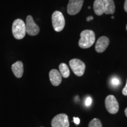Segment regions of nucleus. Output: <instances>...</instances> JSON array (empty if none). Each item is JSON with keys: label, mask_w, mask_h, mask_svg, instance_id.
<instances>
[{"label": "nucleus", "mask_w": 127, "mask_h": 127, "mask_svg": "<svg viewBox=\"0 0 127 127\" xmlns=\"http://www.w3.org/2000/svg\"><path fill=\"white\" fill-rule=\"evenodd\" d=\"M80 36L78 45L79 47L81 48H88L94 44L95 41V35L94 31L92 30H84L81 32Z\"/></svg>", "instance_id": "obj_1"}, {"label": "nucleus", "mask_w": 127, "mask_h": 127, "mask_svg": "<svg viewBox=\"0 0 127 127\" xmlns=\"http://www.w3.org/2000/svg\"><path fill=\"white\" fill-rule=\"evenodd\" d=\"M12 34L17 39H21L26 34L25 23L21 19H17L14 21L12 27Z\"/></svg>", "instance_id": "obj_2"}, {"label": "nucleus", "mask_w": 127, "mask_h": 127, "mask_svg": "<svg viewBox=\"0 0 127 127\" xmlns=\"http://www.w3.org/2000/svg\"><path fill=\"white\" fill-rule=\"evenodd\" d=\"M52 24L55 31H63L65 25V20L61 12L55 11L52 15Z\"/></svg>", "instance_id": "obj_3"}, {"label": "nucleus", "mask_w": 127, "mask_h": 127, "mask_svg": "<svg viewBox=\"0 0 127 127\" xmlns=\"http://www.w3.org/2000/svg\"><path fill=\"white\" fill-rule=\"evenodd\" d=\"M69 66L73 72L78 77H81L84 75L85 70V64L81 60L74 58L69 61Z\"/></svg>", "instance_id": "obj_4"}, {"label": "nucleus", "mask_w": 127, "mask_h": 127, "mask_svg": "<svg viewBox=\"0 0 127 127\" xmlns=\"http://www.w3.org/2000/svg\"><path fill=\"white\" fill-rule=\"evenodd\" d=\"M105 107L108 112L111 114H115L119 111V104L114 95H109L105 98Z\"/></svg>", "instance_id": "obj_5"}, {"label": "nucleus", "mask_w": 127, "mask_h": 127, "mask_svg": "<svg viewBox=\"0 0 127 127\" xmlns=\"http://www.w3.org/2000/svg\"><path fill=\"white\" fill-rule=\"evenodd\" d=\"M26 33L31 36H35L38 34L39 32V28L38 25L35 23L33 18L31 15H28L26 18Z\"/></svg>", "instance_id": "obj_6"}, {"label": "nucleus", "mask_w": 127, "mask_h": 127, "mask_svg": "<svg viewBox=\"0 0 127 127\" xmlns=\"http://www.w3.org/2000/svg\"><path fill=\"white\" fill-rule=\"evenodd\" d=\"M52 127H69V123L68 115L65 114H60L52 120Z\"/></svg>", "instance_id": "obj_7"}, {"label": "nucleus", "mask_w": 127, "mask_h": 127, "mask_svg": "<svg viewBox=\"0 0 127 127\" xmlns=\"http://www.w3.org/2000/svg\"><path fill=\"white\" fill-rule=\"evenodd\" d=\"M84 0H69L67 5V12L71 15L78 14L83 5Z\"/></svg>", "instance_id": "obj_8"}, {"label": "nucleus", "mask_w": 127, "mask_h": 127, "mask_svg": "<svg viewBox=\"0 0 127 127\" xmlns=\"http://www.w3.org/2000/svg\"><path fill=\"white\" fill-rule=\"evenodd\" d=\"M109 44V39L105 36H102L98 39L95 44V51L98 53H102L105 51Z\"/></svg>", "instance_id": "obj_9"}, {"label": "nucleus", "mask_w": 127, "mask_h": 127, "mask_svg": "<svg viewBox=\"0 0 127 127\" xmlns=\"http://www.w3.org/2000/svg\"><path fill=\"white\" fill-rule=\"evenodd\" d=\"M50 81L54 86H58L62 82V76L60 71L57 69H53L49 73Z\"/></svg>", "instance_id": "obj_10"}, {"label": "nucleus", "mask_w": 127, "mask_h": 127, "mask_svg": "<svg viewBox=\"0 0 127 127\" xmlns=\"http://www.w3.org/2000/svg\"><path fill=\"white\" fill-rule=\"evenodd\" d=\"M11 69L12 72L17 78L22 77L24 73V65L21 61H17L12 65Z\"/></svg>", "instance_id": "obj_11"}, {"label": "nucleus", "mask_w": 127, "mask_h": 127, "mask_svg": "<svg viewBox=\"0 0 127 127\" xmlns=\"http://www.w3.org/2000/svg\"><path fill=\"white\" fill-rule=\"evenodd\" d=\"M104 13L105 14H113L115 11V6L113 0H103Z\"/></svg>", "instance_id": "obj_12"}, {"label": "nucleus", "mask_w": 127, "mask_h": 127, "mask_svg": "<svg viewBox=\"0 0 127 127\" xmlns=\"http://www.w3.org/2000/svg\"><path fill=\"white\" fill-rule=\"evenodd\" d=\"M94 11L97 15H102L104 14V7L103 0H95L94 2Z\"/></svg>", "instance_id": "obj_13"}, {"label": "nucleus", "mask_w": 127, "mask_h": 127, "mask_svg": "<svg viewBox=\"0 0 127 127\" xmlns=\"http://www.w3.org/2000/svg\"><path fill=\"white\" fill-rule=\"evenodd\" d=\"M59 69L60 74H61V76L63 78H66L69 77L70 75V71L66 64L61 63L59 65Z\"/></svg>", "instance_id": "obj_14"}, {"label": "nucleus", "mask_w": 127, "mask_h": 127, "mask_svg": "<svg viewBox=\"0 0 127 127\" xmlns=\"http://www.w3.org/2000/svg\"><path fill=\"white\" fill-rule=\"evenodd\" d=\"M88 127H102V125L99 119L94 118L90 121Z\"/></svg>", "instance_id": "obj_15"}, {"label": "nucleus", "mask_w": 127, "mask_h": 127, "mask_svg": "<svg viewBox=\"0 0 127 127\" xmlns=\"http://www.w3.org/2000/svg\"><path fill=\"white\" fill-rule=\"evenodd\" d=\"M111 83L114 86H118L120 85V79L116 77H114L113 78L111 79Z\"/></svg>", "instance_id": "obj_16"}, {"label": "nucleus", "mask_w": 127, "mask_h": 127, "mask_svg": "<svg viewBox=\"0 0 127 127\" xmlns=\"http://www.w3.org/2000/svg\"><path fill=\"white\" fill-rule=\"evenodd\" d=\"M92 103V99L91 97H88L87 98L86 101H85V105H86V106L87 107H88V106L91 105Z\"/></svg>", "instance_id": "obj_17"}, {"label": "nucleus", "mask_w": 127, "mask_h": 127, "mask_svg": "<svg viewBox=\"0 0 127 127\" xmlns=\"http://www.w3.org/2000/svg\"><path fill=\"white\" fill-rule=\"evenodd\" d=\"M122 93H123V94L124 95H125V96H127V79L126 85H125V86L124 88H123Z\"/></svg>", "instance_id": "obj_18"}, {"label": "nucleus", "mask_w": 127, "mask_h": 127, "mask_svg": "<svg viewBox=\"0 0 127 127\" xmlns=\"http://www.w3.org/2000/svg\"><path fill=\"white\" fill-rule=\"evenodd\" d=\"M74 122L75 124L78 125L79 123H80V120H79V118H77V117H74Z\"/></svg>", "instance_id": "obj_19"}, {"label": "nucleus", "mask_w": 127, "mask_h": 127, "mask_svg": "<svg viewBox=\"0 0 127 127\" xmlns=\"http://www.w3.org/2000/svg\"><path fill=\"white\" fill-rule=\"evenodd\" d=\"M124 9L125 11L127 12V0H125L124 2Z\"/></svg>", "instance_id": "obj_20"}, {"label": "nucleus", "mask_w": 127, "mask_h": 127, "mask_svg": "<svg viewBox=\"0 0 127 127\" xmlns=\"http://www.w3.org/2000/svg\"><path fill=\"white\" fill-rule=\"evenodd\" d=\"M93 19V16H89V17H88L87 18V21H90L92 20Z\"/></svg>", "instance_id": "obj_21"}, {"label": "nucleus", "mask_w": 127, "mask_h": 127, "mask_svg": "<svg viewBox=\"0 0 127 127\" xmlns=\"http://www.w3.org/2000/svg\"><path fill=\"white\" fill-rule=\"evenodd\" d=\"M125 115H126V117H127V108L125 109Z\"/></svg>", "instance_id": "obj_22"}, {"label": "nucleus", "mask_w": 127, "mask_h": 127, "mask_svg": "<svg viewBox=\"0 0 127 127\" xmlns=\"http://www.w3.org/2000/svg\"><path fill=\"white\" fill-rule=\"evenodd\" d=\"M126 30H127V26H126Z\"/></svg>", "instance_id": "obj_23"}, {"label": "nucleus", "mask_w": 127, "mask_h": 127, "mask_svg": "<svg viewBox=\"0 0 127 127\" xmlns=\"http://www.w3.org/2000/svg\"></svg>", "instance_id": "obj_24"}]
</instances>
